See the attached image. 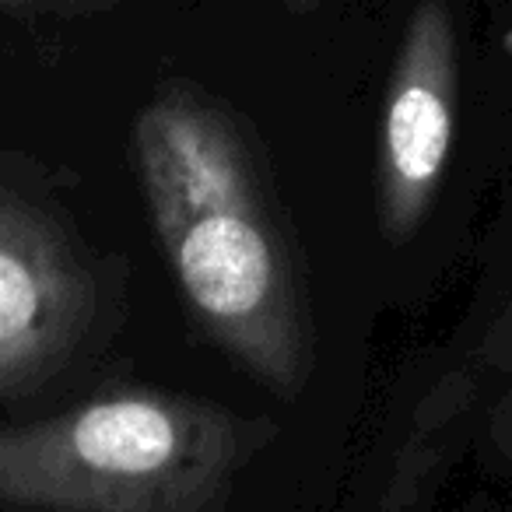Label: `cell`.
I'll return each instance as SVG.
<instances>
[{
	"label": "cell",
	"instance_id": "obj_1",
	"mask_svg": "<svg viewBox=\"0 0 512 512\" xmlns=\"http://www.w3.org/2000/svg\"><path fill=\"white\" fill-rule=\"evenodd\" d=\"M144 197L197 323L260 383L309 379L299 281L239 127L190 88H165L134 123Z\"/></svg>",
	"mask_w": 512,
	"mask_h": 512
},
{
	"label": "cell",
	"instance_id": "obj_2",
	"mask_svg": "<svg viewBox=\"0 0 512 512\" xmlns=\"http://www.w3.org/2000/svg\"><path fill=\"white\" fill-rule=\"evenodd\" d=\"M214 400L113 390L32 425H0V502L39 512H221L267 442Z\"/></svg>",
	"mask_w": 512,
	"mask_h": 512
},
{
	"label": "cell",
	"instance_id": "obj_3",
	"mask_svg": "<svg viewBox=\"0 0 512 512\" xmlns=\"http://www.w3.org/2000/svg\"><path fill=\"white\" fill-rule=\"evenodd\" d=\"M99 292L74 235L0 186V400L53 379L95 320Z\"/></svg>",
	"mask_w": 512,
	"mask_h": 512
},
{
	"label": "cell",
	"instance_id": "obj_4",
	"mask_svg": "<svg viewBox=\"0 0 512 512\" xmlns=\"http://www.w3.org/2000/svg\"><path fill=\"white\" fill-rule=\"evenodd\" d=\"M456 32L442 0H418L393 60L379 141V225L404 246L425 225L456 134Z\"/></svg>",
	"mask_w": 512,
	"mask_h": 512
},
{
	"label": "cell",
	"instance_id": "obj_5",
	"mask_svg": "<svg viewBox=\"0 0 512 512\" xmlns=\"http://www.w3.org/2000/svg\"><path fill=\"white\" fill-rule=\"evenodd\" d=\"M0 4H15V8H106L113 0H0Z\"/></svg>",
	"mask_w": 512,
	"mask_h": 512
},
{
	"label": "cell",
	"instance_id": "obj_6",
	"mask_svg": "<svg viewBox=\"0 0 512 512\" xmlns=\"http://www.w3.org/2000/svg\"><path fill=\"white\" fill-rule=\"evenodd\" d=\"M281 4H288V8L306 11V8H313V4H320V0H281Z\"/></svg>",
	"mask_w": 512,
	"mask_h": 512
}]
</instances>
